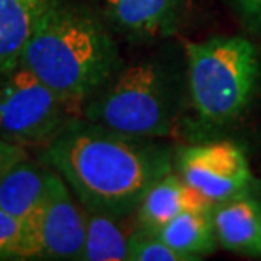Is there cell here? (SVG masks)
<instances>
[{
	"label": "cell",
	"mask_w": 261,
	"mask_h": 261,
	"mask_svg": "<svg viewBox=\"0 0 261 261\" xmlns=\"http://www.w3.org/2000/svg\"><path fill=\"white\" fill-rule=\"evenodd\" d=\"M41 160L66 181L87 211L119 219L138 211L151 185L173 168L163 146L92 122H68L44 144Z\"/></svg>",
	"instance_id": "1"
},
{
	"label": "cell",
	"mask_w": 261,
	"mask_h": 261,
	"mask_svg": "<svg viewBox=\"0 0 261 261\" xmlns=\"http://www.w3.org/2000/svg\"><path fill=\"white\" fill-rule=\"evenodd\" d=\"M19 63L73 107L106 87L121 70V55L95 14L58 0L36 25Z\"/></svg>",
	"instance_id": "2"
},
{
	"label": "cell",
	"mask_w": 261,
	"mask_h": 261,
	"mask_svg": "<svg viewBox=\"0 0 261 261\" xmlns=\"http://www.w3.org/2000/svg\"><path fill=\"white\" fill-rule=\"evenodd\" d=\"M190 97L197 114L208 124L234 121L256 90L259 55L241 36H221L187 46Z\"/></svg>",
	"instance_id": "3"
},
{
	"label": "cell",
	"mask_w": 261,
	"mask_h": 261,
	"mask_svg": "<svg viewBox=\"0 0 261 261\" xmlns=\"http://www.w3.org/2000/svg\"><path fill=\"white\" fill-rule=\"evenodd\" d=\"M85 117L88 122L130 138L168 136L175 122L168 73L154 60H141L121 68L85 102Z\"/></svg>",
	"instance_id": "4"
},
{
	"label": "cell",
	"mask_w": 261,
	"mask_h": 261,
	"mask_svg": "<svg viewBox=\"0 0 261 261\" xmlns=\"http://www.w3.org/2000/svg\"><path fill=\"white\" fill-rule=\"evenodd\" d=\"M70 109L24 65L0 76V138L5 141L44 146L68 124Z\"/></svg>",
	"instance_id": "5"
},
{
	"label": "cell",
	"mask_w": 261,
	"mask_h": 261,
	"mask_svg": "<svg viewBox=\"0 0 261 261\" xmlns=\"http://www.w3.org/2000/svg\"><path fill=\"white\" fill-rule=\"evenodd\" d=\"M85 212L66 181L49 168L48 190L24 221V259H82Z\"/></svg>",
	"instance_id": "6"
},
{
	"label": "cell",
	"mask_w": 261,
	"mask_h": 261,
	"mask_svg": "<svg viewBox=\"0 0 261 261\" xmlns=\"http://www.w3.org/2000/svg\"><path fill=\"white\" fill-rule=\"evenodd\" d=\"M180 176L212 203L248 194L253 181L248 158L229 141L185 149L180 156Z\"/></svg>",
	"instance_id": "7"
},
{
	"label": "cell",
	"mask_w": 261,
	"mask_h": 261,
	"mask_svg": "<svg viewBox=\"0 0 261 261\" xmlns=\"http://www.w3.org/2000/svg\"><path fill=\"white\" fill-rule=\"evenodd\" d=\"M212 207L214 203L200 192L187 185L181 176L168 173L146 192L138 207V216L143 229L156 232L181 212L207 211Z\"/></svg>",
	"instance_id": "8"
},
{
	"label": "cell",
	"mask_w": 261,
	"mask_h": 261,
	"mask_svg": "<svg viewBox=\"0 0 261 261\" xmlns=\"http://www.w3.org/2000/svg\"><path fill=\"white\" fill-rule=\"evenodd\" d=\"M217 243L229 251L261 254V205L246 194L214 208Z\"/></svg>",
	"instance_id": "9"
},
{
	"label": "cell",
	"mask_w": 261,
	"mask_h": 261,
	"mask_svg": "<svg viewBox=\"0 0 261 261\" xmlns=\"http://www.w3.org/2000/svg\"><path fill=\"white\" fill-rule=\"evenodd\" d=\"M58 0H0V76L19 65L43 15Z\"/></svg>",
	"instance_id": "10"
},
{
	"label": "cell",
	"mask_w": 261,
	"mask_h": 261,
	"mask_svg": "<svg viewBox=\"0 0 261 261\" xmlns=\"http://www.w3.org/2000/svg\"><path fill=\"white\" fill-rule=\"evenodd\" d=\"M106 15L124 33L165 34L175 24L180 0H100Z\"/></svg>",
	"instance_id": "11"
},
{
	"label": "cell",
	"mask_w": 261,
	"mask_h": 261,
	"mask_svg": "<svg viewBox=\"0 0 261 261\" xmlns=\"http://www.w3.org/2000/svg\"><path fill=\"white\" fill-rule=\"evenodd\" d=\"M49 166H39L34 161H17L0 178V208L10 216L25 221L33 214L48 190Z\"/></svg>",
	"instance_id": "12"
},
{
	"label": "cell",
	"mask_w": 261,
	"mask_h": 261,
	"mask_svg": "<svg viewBox=\"0 0 261 261\" xmlns=\"http://www.w3.org/2000/svg\"><path fill=\"white\" fill-rule=\"evenodd\" d=\"M156 234L190 261L197 254L211 253L217 243L214 227V207L207 211H185L161 226Z\"/></svg>",
	"instance_id": "13"
},
{
	"label": "cell",
	"mask_w": 261,
	"mask_h": 261,
	"mask_svg": "<svg viewBox=\"0 0 261 261\" xmlns=\"http://www.w3.org/2000/svg\"><path fill=\"white\" fill-rule=\"evenodd\" d=\"M116 216L97 211L85 212L83 261H122L129 256V236Z\"/></svg>",
	"instance_id": "14"
},
{
	"label": "cell",
	"mask_w": 261,
	"mask_h": 261,
	"mask_svg": "<svg viewBox=\"0 0 261 261\" xmlns=\"http://www.w3.org/2000/svg\"><path fill=\"white\" fill-rule=\"evenodd\" d=\"M130 261H190L185 254L175 251L158 234L141 227L129 236Z\"/></svg>",
	"instance_id": "15"
},
{
	"label": "cell",
	"mask_w": 261,
	"mask_h": 261,
	"mask_svg": "<svg viewBox=\"0 0 261 261\" xmlns=\"http://www.w3.org/2000/svg\"><path fill=\"white\" fill-rule=\"evenodd\" d=\"M0 259H24V221L0 208Z\"/></svg>",
	"instance_id": "16"
},
{
	"label": "cell",
	"mask_w": 261,
	"mask_h": 261,
	"mask_svg": "<svg viewBox=\"0 0 261 261\" xmlns=\"http://www.w3.org/2000/svg\"><path fill=\"white\" fill-rule=\"evenodd\" d=\"M25 156H28V151H25L24 146L14 144L10 141L0 138V178L5 175V171L10 166L15 165L20 160H24Z\"/></svg>",
	"instance_id": "17"
},
{
	"label": "cell",
	"mask_w": 261,
	"mask_h": 261,
	"mask_svg": "<svg viewBox=\"0 0 261 261\" xmlns=\"http://www.w3.org/2000/svg\"><path fill=\"white\" fill-rule=\"evenodd\" d=\"M234 2L249 24L261 25V0H234Z\"/></svg>",
	"instance_id": "18"
}]
</instances>
